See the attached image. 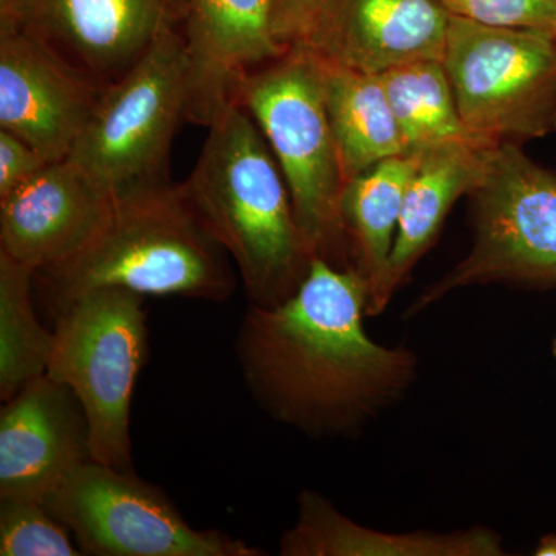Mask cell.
<instances>
[{"instance_id":"ffe728a7","label":"cell","mask_w":556,"mask_h":556,"mask_svg":"<svg viewBox=\"0 0 556 556\" xmlns=\"http://www.w3.org/2000/svg\"><path fill=\"white\" fill-rule=\"evenodd\" d=\"M408 153L441 142L497 148L477 137L460 118L441 61H419L378 75Z\"/></svg>"},{"instance_id":"e0dca14e","label":"cell","mask_w":556,"mask_h":556,"mask_svg":"<svg viewBox=\"0 0 556 556\" xmlns=\"http://www.w3.org/2000/svg\"><path fill=\"white\" fill-rule=\"evenodd\" d=\"M503 540L485 527L453 533H383L357 525L316 492L299 497V517L280 541L283 556H501Z\"/></svg>"},{"instance_id":"d4e9b609","label":"cell","mask_w":556,"mask_h":556,"mask_svg":"<svg viewBox=\"0 0 556 556\" xmlns=\"http://www.w3.org/2000/svg\"><path fill=\"white\" fill-rule=\"evenodd\" d=\"M49 164L50 161L24 139L0 129V199Z\"/></svg>"},{"instance_id":"d6986e66","label":"cell","mask_w":556,"mask_h":556,"mask_svg":"<svg viewBox=\"0 0 556 556\" xmlns=\"http://www.w3.org/2000/svg\"><path fill=\"white\" fill-rule=\"evenodd\" d=\"M317 58L345 182L379 161L408 153L379 76Z\"/></svg>"},{"instance_id":"cb8c5ba5","label":"cell","mask_w":556,"mask_h":556,"mask_svg":"<svg viewBox=\"0 0 556 556\" xmlns=\"http://www.w3.org/2000/svg\"><path fill=\"white\" fill-rule=\"evenodd\" d=\"M340 0H270L274 35L287 49H311Z\"/></svg>"},{"instance_id":"277c9868","label":"cell","mask_w":556,"mask_h":556,"mask_svg":"<svg viewBox=\"0 0 556 556\" xmlns=\"http://www.w3.org/2000/svg\"><path fill=\"white\" fill-rule=\"evenodd\" d=\"M237 104L248 110L265 135L311 252L339 266L338 260L346 257L348 249L340 215L345 178L317 54L289 49L278 60L249 73Z\"/></svg>"},{"instance_id":"603a6c76","label":"cell","mask_w":556,"mask_h":556,"mask_svg":"<svg viewBox=\"0 0 556 556\" xmlns=\"http://www.w3.org/2000/svg\"><path fill=\"white\" fill-rule=\"evenodd\" d=\"M452 16L492 27L552 30L556 0H437Z\"/></svg>"},{"instance_id":"2e32d148","label":"cell","mask_w":556,"mask_h":556,"mask_svg":"<svg viewBox=\"0 0 556 556\" xmlns=\"http://www.w3.org/2000/svg\"><path fill=\"white\" fill-rule=\"evenodd\" d=\"M495 150L460 141L419 149L388 263V302L437 240L453 204L466 193L471 195L484 182Z\"/></svg>"},{"instance_id":"3957f363","label":"cell","mask_w":556,"mask_h":556,"mask_svg":"<svg viewBox=\"0 0 556 556\" xmlns=\"http://www.w3.org/2000/svg\"><path fill=\"white\" fill-rule=\"evenodd\" d=\"M232 265L179 182L172 181L116 200L109 225L86 251L35 276L56 314L100 288L226 302L237 288Z\"/></svg>"},{"instance_id":"ac0fdd59","label":"cell","mask_w":556,"mask_h":556,"mask_svg":"<svg viewBox=\"0 0 556 556\" xmlns=\"http://www.w3.org/2000/svg\"><path fill=\"white\" fill-rule=\"evenodd\" d=\"M419 160V150L391 156L345 182L340 215L353 269L368 289V316L387 308L388 263L396 239L404 197Z\"/></svg>"},{"instance_id":"52a82bcc","label":"cell","mask_w":556,"mask_h":556,"mask_svg":"<svg viewBox=\"0 0 556 556\" xmlns=\"http://www.w3.org/2000/svg\"><path fill=\"white\" fill-rule=\"evenodd\" d=\"M442 64L460 118L490 144H521L556 130V39L551 31L452 16Z\"/></svg>"},{"instance_id":"6da1fadb","label":"cell","mask_w":556,"mask_h":556,"mask_svg":"<svg viewBox=\"0 0 556 556\" xmlns=\"http://www.w3.org/2000/svg\"><path fill=\"white\" fill-rule=\"evenodd\" d=\"M368 289L353 268L314 257L287 300L249 306L237 338L244 383L277 422L313 438L353 437L404 397L415 354L369 338Z\"/></svg>"},{"instance_id":"7a4b0ae2","label":"cell","mask_w":556,"mask_h":556,"mask_svg":"<svg viewBox=\"0 0 556 556\" xmlns=\"http://www.w3.org/2000/svg\"><path fill=\"white\" fill-rule=\"evenodd\" d=\"M207 130L195 167L179 186L239 269L251 305H278L316 257L300 232L287 181L240 104Z\"/></svg>"},{"instance_id":"f1b7e54d","label":"cell","mask_w":556,"mask_h":556,"mask_svg":"<svg viewBox=\"0 0 556 556\" xmlns=\"http://www.w3.org/2000/svg\"><path fill=\"white\" fill-rule=\"evenodd\" d=\"M552 354H554L555 364H556V338L554 339V343H552Z\"/></svg>"},{"instance_id":"83f0119b","label":"cell","mask_w":556,"mask_h":556,"mask_svg":"<svg viewBox=\"0 0 556 556\" xmlns=\"http://www.w3.org/2000/svg\"><path fill=\"white\" fill-rule=\"evenodd\" d=\"M551 33H552V35H554V38L556 39V13H555L554 24H552Z\"/></svg>"},{"instance_id":"4316f807","label":"cell","mask_w":556,"mask_h":556,"mask_svg":"<svg viewBox=\"0 0 556 556\" xmlns=\"http://www.w3.org/2000/svg\"><path fill=\"white\" fill-rule=\"evenodd\" d=\"M182 2H185V0H167L170 17L177 22V24H179V20H181Z\"/></svg>"},{"instance_id":"9a60e30c","label":"cell","mask_w":556,"mask_h":556,"mask_svg":"<svg viewBox=\"0 0 556 556\" xmlns=\"http://www.w3.org/2000/svg\"><path fill=\"white\" fill-rule=\"evenodd\" d=\"M450 20L437 0H340L306 50L369 75L442 62Z\"/></svg>"},{"instance_id":"7402d4cb","label":"cell","mask_w":556,"mask_h":556,"mask_svg":"<svg viewBox=\"0 0 556 556\" xmlns=\"http://www.w3.org/2000/svg\"><path fill=\"white\" fill-rule=\"evenodd\" d=\"M0 555L79 556L83 552L46 504L0 497Z\"/></svg>"},{"instance_id":"7c38bea8","label":"cell","mask_w":556,"mask_h":556,"mask_svg":"<svg viewBox=\"0 0 556 556\" xmlns=\"http://www.w3.org/2000/svg\"><path fill=\"white\" fill-rule=\"evenodd\" d=\"M179 31L189 62L186 121L211 127L233 104L249 73L283 56L270 0H185Z\"/></svg>"},{"instance_id":"44dd1931","label":"cell","mask_w":556,"mask_h":556,"mask_svg":"<svg viewBox=\"0 0 556 556\" xmlns=\"http://www.w3.org/2000/svg\"><path fill=\"white\" fill-rule=\"evenodd\" d=\"M35 270L0 252V399L16 396L22 388L47 375L54 331L43 328L36 314L31 289Z\"/></svg>"},{"instance_id":"8fae6325","label":"cell","mask_w":556,"mask_h":556,"mask_svg":"<svg viewBox=\"0 0 556 556\" xmlns=\"http://www.w3.org/2000/svg\"><path fill=\"white\" fill-rule=\"evenodd\" d=\"M116 200L68 159L0 199V252L39 270L75 258L100 237Z\"/></svg>"},{"instance_id":"30bf717a","label":"cell","mask_w":556,"mask_h":556,"mask_svg":"<svg viewBox=\"0 0 556 556\" xmlns=\"http://www.w3.org/2000/svg\"><path fill=\"white\" fill-rule=\"evenodd\" d=\"M169 21L167 0H0V30L38 39L101 91L141 60Z\"/></svg>"},{"instance_id":"5bb4252c","label":"cell","mask_w":556,"mask_h":556,"mask_svg":"<svg viewBox=\"0 0 556 556\" xmlns=\"http://www.w3.org/2000/svg\"><path fill=\"white\" fill-rule=\"evenodd\" d=\"M101 94L38 39L0 30V129L50 163L68 159Z\"/></svg>"},{"instance_id":"5b68a950","label":"cell","mask_w":556,"mask_h":556,"mask_svg":"<svg viewBox=\"0 0 556 556\" xmlns=\"http://www.w3.org/2000/svg\"><path fill=\"white\" fill-rule=\"evenodd\" d=\"M189 100V62L177 22L94 105L68 160L115 200L169 185L170 150Z\"/></svg>"},{"instance_id":"ba28073f","label":"cell","mask_w":556,"mask_h":556,"mask_svg":"<svg viewBox=\"0 0 556 556\" xmlns=\"http://www.w3.org/2000/svg\"><path fill=\"white\" fill-rule=\"evenodd\" d=\"M471 197L473 247L420 295L413 313L470 285L556 283V175L507 142L496 148L484 182Z\"/></svg>"},{"instance_id":"484cf974","label":"cell","mask_w":556,"mask_h":556,"mask_svg":"<svg viewBox=\"0 0 556 556\" xmlns=\"http://www.w3.org/2000/svg\"><path fill=\"white\" fill-rule=\"evenodd\" d=\"M536 556H556V535L541 538L535 548Z\"/></svg>"},{"instance_id":"9c48e42d","label":"cell","mask_w":556,"mask_h":556,"mask_svg":"<svg viewBox=\"0 0 556 556\" xmlns=\"http://www.w3.org/2000/svg\"><path fill=\"white\" fill-rule=\"evenodd\" d=\"M93 556H262V548L218 530H199L159 486L98 460H87L46 501Z\"/></svg>"},{"instance_id":"4fadbf2b","label":"cell","mask_w":556,"mask_h":556,"mask_svg":"<svg viewBox=\"0 0 556 556\" xmlns=\"http://www.w3.org/2000/svg\"><path fill=\"white\" fill-rule=\"evenodd\" d=\"M91 460L90 428L68 387L43 375L0 409V497L39 501Z\"/></svg>"},{"instance_id":"8992f818","label":"cell","mask_w":556,"mask_h":556,"mask_svg":"<svg viewBox=\"0 0 556 556\" xmlns=\"http://www.w3.org/2000/svg\"><path fill=\"white\" fill-rule=\"evenodd\" d=\"M53 331L47 376L68 387L83 405L91 459L134 471L131 399L149 354L144 295L93 289L54 314Z\"/></svg>"}]
</instances>
